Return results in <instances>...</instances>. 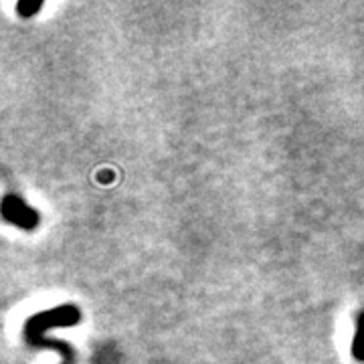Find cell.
<instances>
[{
	"label": "cell",
	"mask_w": 364,
	"mask_h": 364,
	"mask_svg": "<svg viewBox=\"0 0 364 364\" xmlns=\"http://www.w3.org/2000/svg\"><path fill=\"white\" fill-rule=\"evenodd\" d=\"M352 354H354L356 360L364 363V312L358 314V320H356V334H354Z\"/></svg>",
	"instance_id": "cell-1"
}]
</instances>
